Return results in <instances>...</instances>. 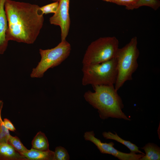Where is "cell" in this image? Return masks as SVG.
Wrapping results in <instances>:
<instances>
[{
    "mask_svg": "<svg viewBox=\"0 0 160 160\" xmlns=\"http://www.w3.org/2000/svg\"><path fill=\"white\" fill-rule=\"evenodd\" d=\"M54 160H68L70 156L67 150L64 147L59 146L55 148Z\"/></svg>",
    "mask_w": 160,
    "mask_h": 160,
    "instance_id": "cell-18",
    "label": "cell"
},
{
    "mask_svg": "<svg viewBox=\"0 0 160 160\" xmlns=\"http://www.w3.org/2000/svg\"><path fill=\"white\" fill-rule=\"evenodd\" d=\"M119 41L115 36L100 37L88 46L84 55L83 65L100 63L115 57Z\"/></svg>",
    "mask_w": 160,
    "mask_h": 160,
    "instance_id": "cell-5",
    "label": "cell"
},
{
    "mask_svg": "<svg viewBox=\"0 0 160 160\" xmlns=\"http://www.w3.org/2000/svg\"><path fill=\"white\" fill-rule=\"evenodd\" d=\"M137 44V38L135 36L117 52L115 57L117 62V75L114 87L117 91L126 81L132 80V75L138 68L137 60L140 52Z\"/></svg>",
    "mask_w": 160,
    "mask_h": 160,
    "instance_id": "cell-3",
    "label": "cell"
},
{
    "mask_svg": "<svg viewBox=\"0 0 160 160\" xmlns=\"http://www.w3.org/2000/svg\"><path fill=\"white\" fill-rule=\"evenodd\" d=\"M92 87L94 91L89 90L85 93L84 96L88 103L97 110L101 119L111 117L131 121L122 111L124 104L114 85Z\"/></svg>",
    "mask_w": 160,
    "mask_h": 160,
    "instance_id": "cell-2",
    "label": "cell"
},
{
    "mask_svg": "<svg viewBox=\"0 0 160 160\" xmlns=\"http://www.w3.org/2000/svg\"><path fill=\"white\" fill-rule=\"evenodd\" d=\"M145 154L140 160H159L160 148L157 145L149 143L141 148Z\"/></svg>",
    "mask_w": 160,
    "mask_h": 160,
    "instance_id": "cell-13",
    "label": "cell"
},
{
    "mask_svg": "<svg viewBox=\"0 0 160 160\" xmlns=\"http://www.w3.org/2000/svg\"><path fill=\"white\" fill-rule=\"evenodd\" d=\"M0 160H27L8 143H0Z\"/></svg>",
    "mask_w": 160,
    "mask_h": 160,
    "instance_id": "cell-10",
    "label": "cell"
},
{
    "mask_svg": "<svg viewBox=\"0 0 160 160\" xmlns=\"http://www.w3.org/2000/svg\"><path fill=\"white\" fill-rule=\"evenodd\" d=\"M21 154L27 160H54V152L50 150L41 151L31 148Z\"/></svg>",
    "mask_w": 160,
    "mask_h": 160,
    "instance_id": "cell-11",
    "label": "cell"
},
{
    "mask_svg": "<svg viewBox=\"0 0 160 160\" xmlns=\"http://www.w3.org/2000/svg\"><path fill=\"white\" fill-rule=\"evenodd\" d=\"M4 9L8 24L7 40L33 44L44 21L40 7L28 3L6 0Z\"/></svg>",
    "mask_w": 160,
    "mask_h": 160,
    "instance_id": "cell-1",
    "label": "cell"
},
{
    "mask_svg": "<svg viewBox=\"0 0 160 160\" xmlns=\"http://www.w3.org/2000/svg\"><path fill=\"white\" fill-rule=\"evenodd\" d=\"M82 71L84 86L114 85L117 75L116 60L114 57L100 63L83 65Z\"/></svg>",
    "mask_w": 160,
    "mask_h": 160,
    "instance_id": "cell-4",
    "label": "cell"
},
{
    "mask_svg": "<svg viewBox=\"0 0 160 160\" xmlns=\"http://www.w3.org/2000/svg\"><path fill=\"white\" fill-rule=\"evenodd\" d=\"M3 121L5 127L8 130L12 132H15L16 131L15 127L9 120L7 118H4Z\"/></svg>",
    "mask_w": 160,
    "mask_h": 160,
    "instance_id": "cell-21",
    "label": "cell"
},
{
    "mask_svg": "<svg viewBox=\"0 0 160 160\" xmlns=\"http://www.w3.org/2000/svg\"><path fill=\"white\" fill-rule=\"evenodd\" d=\"M4 103L0 100V143H7L10 135L9 130L5 126L2 120L1 113Z\"/></svg>",
    "mask_w": 160,
    "mask_h": 160,
    "instance_id": "cell-16",
    "label": "cell"
},
{
    "mask_svg": "<svg viewBox=\"0 0 160 160\" xmlns=\"http://www.w3.org/2000/svg\"><path fill=\"white\" fill-rule=\"evenodd\" d=\"M143 6L150 7L156 10L160 6V1L159 0H139L135 4L127 9L133 10Z\"/></svg>",
    "mask_w": 160,
    "mask_h": 160,
    "instance_id": "cell-15",
    "label": "cell"
},
{
    "mask_svg": "<svg viewBox=\"0 0 160 160\" xmlns=\"http://www.w3.org/2000/svg\"><path fill=\"white\" fill-rule=\"evenodd\" d=\"M6 0H0V54L4 53L8 45L6 39V32L8 27L7 21L4 9Z\"/></svg>",
    "mask_w": 160,
    "mask_h": 160,
    "instance_id": "cell-9",
    "label": "cell"
},
{
    "mask_svg": "<svg viewBox=\"0 0 160 160\" xmlns=\"http://www.w3.org/2000/svg\"><path fill=\"white\" fill-rule=\"evenodd\" d=\"M31 144L32 148L36 150L41 151L49 150L47 138L45 134L41 131L38 132L34 137Z\"/></svg>",
    "mask_w": 160,
    "mask_h": 160,
    "instance_id": "cell-14",
    "label": "cell"
},
{
    "mask_svg": "<svg viewBox=\"0 0 160 160\" xmlns=\"http://www.w3.org/2000/svg\"><path fill=\"white\" fill-rule=\"evenodd\" d=\"M8 143L20 154L27 151V149L23 145L19 138L16 136H9Z\"/></svg>",
    "mask_w": 160,
    "mask_h": 160,
    "instance_id": "cell-17",
    "label": "cell"
},
{
    "mask_svg": "<svg viewBox=\"0 0 160 160\" xmlns=\"http://www.w3.org/2000/svg\"><path fill=\"white\" fill-rule=\"evenodd\" d=\"M71 50V44L66 40L61 41L57 46L51 49H40L41 60L36 66L32 69L31 77H42L48 69L59 65L67 59Z\"/></svg>",
    "mask_w": 160,
    "mask_h": 160,
    "instance_id": "cell-6",
    "label": "cell"
},
{
    "mask_svg": "<svg viewBox=\"0 0 160 160\" xmlns=\"http://www.w3.org/2000/svg\"><path fill=\"white\" fill-rule=\"evenodd\" d=\"M58 5L59 1H55L40 7V9L43 14H55L57 10Z\"/></svg>",
    "mask_w": 160,
    "mask_h": 160,
    "instance_id": "cell-19",
    "label": "cell"
},
{
    "mask_svg": "<svg viewBox=\"0 0 160 160\" xmlns=\"http://www.w3.org/2000/svg\"><path fill=\"white\" fill-rule=\"evenodd\" d=\"M51 1H52L54 2H55V1H59L60 0H51Z\"/></svg>",
    "mask_w": 160,
    "mask_h": 160,
    "instance_id": "cell-22",
    "label": "cell"
},
{
    "mask_svg": "<svg viewBox=\"0 0 160 160\" xmlns=\"http://www.w3.org/2000/svg\"><path fill=\"white\" fill-rule=\"evenodd\" d=\"M70 1L60 0L57 12L49 19L51 24L60 27L61 41L66 40L69 30L71 23L69 14Z\"/></svg>",
    "mask_w": 160,
    "mask_h": 160,
    "instance_id": "cell-8",
    "label": "cell"
},
{
    "mask_svg": "<svg viewBox=\"0 0 160 160\" xmlns=\"http://www.w3.org/2000/svg\"><path fill=\"white\" fill-rule=\"evenodd\" d=\"M103 1L115 3L120 5L125 6L126 9L134 5L139 0H102Z\"/></svg>",
    "mask_w": 160,
    "mask_h": 160,
    "instance_id": "cell-20",
    "label": "cell"
},
{
    "mask_svg": "<svg viewBox=\"0 0 160 160\" xmlns=\"http://www.w3.org/2000/svg\"><path fill=\"white\" fill-rule=\"evenodd\" d=\"M102 135L106 139L114 140L124 145L130 150L131 152L145 154L139 150V148L135 144L129 141L122 139L116 132L114 134L110 132H104L103 133Z\"/></svg>",
    "mask_w": 160,
    "mask_h": 160,
    "instance_id": "cell-12",
    "label": "cell"
},
{
    "mask_svg": "<svg viewBox=\"0 0 160 160\" xmlns=\"http://www.w3.org/2000/svg\"><path fill=\"white\" fill-rule=\"evenodd\" d=\"M85 140L93 143L102 153L109 154L120 160H140L145 155L141 153L130 152L127 153L120 151L115 148L113 142L103 143L95 137L93 131L87 132L84 133Z\"/></svg>",
    "mask_w": 160,
    "mask_h": 160,
    "instance_id": "cell-7",
    "label": "cell"
}]
</instances>
